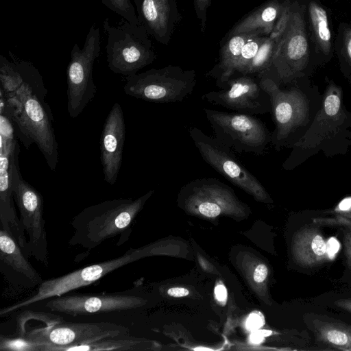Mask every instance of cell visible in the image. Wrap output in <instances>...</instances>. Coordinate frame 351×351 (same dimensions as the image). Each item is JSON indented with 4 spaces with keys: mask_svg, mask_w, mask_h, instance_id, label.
<instances>
[{
    "mask_svg": "<svg viewBox=\"0 0 351 351\" xmlns=\"http://www.w3.org/2000/svg\"><path fill=\"white\" fill-rule=\"evenodd\" d=\"M276 51V44L269 36L265 38L253 59L245 66L240 73L243 75H257L270 68Z\"/></svg>",
    "mask_w": 351,
    "mask_h": 351,
    "instance_id": "4316f807",
    "label": "cell"
},
{
    "mask_svg": "<svg viewBox=\"0 0 351 351\" xmlns=\"http://www.w3.org/2000/svg\"><path fill=\"white\" fill-rule=\"evenodd\" d=\"M17 153L13 158L10 184L19 211L21 227L27 239L25 254L47 265L48 250L43 198L40 192L26 182L20 173Z\"/></svg>",
    "mask_w": 351,
    "mask_h": 351,
    "instance_id": "ba28073f",
    "label": "cell"
},
{
    "mask_svg": "<svg viewBox=\"0 0 351 351\" xmlns=\"http://www.w3.org/2000/svg\"><path fill=\"white\" fill-rule=\"evenodd\" d=\"M140 254L141 252L130 250L118 258L86 266L62 276L43 280L34 295L11 306L2 308L0 310V315H8L23 307L48 298L60 296L71 291L90 285L108 273L134 261L140 258Z\"/></svg>",
    "mask_w": 351,
    "mask_h": 351,
    "instance_id": "8fae6325",
    "label": "cell"
},
{
    "mask_svg": "<svg viewBox=\"0 0 351 351\" xmlns=\"http://www.w3.org/2000/svg\"><path fill=\"white\" fill-rule=\"evenodd\" d=\"M133 1L140 24L158 43L167 45L181 19L177 0Z\"/></svg>",
    "mask_w": 351,
    "mask_h": 351,
    "instance_id": "ac0fdd59",
    "label": "cell"
},
{
    "mask_svg": "<svg viewBox=\"0 0 351 351\" xmlns=\"http://www.w3.org/2000/svg\"><path fill=\"white\" fill-rule=\"evenodd\" d=\"M271 333L268 330H256L252 333L250 340L254 343H259L261 342L265 336H268Z\"/></svg>",
    "mask_w": 351,
    "mask_h": 351,
    "instance_id": "74e56055",
    "label": "cell"
},
{
    "mask_svg": "<svg viewBox=\"0 0 351 351\" xmlns=\"http://www.w3.org/2000/svg\"><path fill=\"white\" fill-rule=\"evenodd\" d=\"M197 210L204 216L208 217H215L220 215L222 210L221 205L210 203L208 202H197Z\"/></svg>",
    "mask_w": 351,
    "mask_h": 351,
    "instance_id": "d6a6232c",
    "label": "cell"
},
{
    "mask_svg": "<svg viewBox=\"0 0 351 351\" xmlns=\"http://www.w3.org/2000/svg\"><path fill=\"white\" fill-rule=\"evenodd\" d=\"M344 252L348 267L351 269V226H343Z\"/></svg>",
    "mask_w": 351,
    "mask_h": 351,
    "instance_id": "e575fe53",
    "label": "cell"
},
{
    "mask_svg": "<svg viewBox=\"0 0 351 351\" xmlns=\"http://www.w3.org/2000/svg\"><path fill=\"white\" fill-rule=\"evenodd\" d=\"M334 304L343 310L351 313V298H341L334 302Z\"/></svg>",
    "mask_w": 351,
    "mask_h": 351,
    "instance_id": "f35d334b",
    "label": "cell"
},
{
    "mask_svg": "<svg viewBox=\"0 0 351 351\" xmlns=\"http://www.w3.org/2000/svg\"><path fill=\"white\" fill-rule=\"evenodd\" d=\"M103 27L107 35L108 66L113 73L125 77L136 74L156 60L149 35L142 25H133L123 19L112 25L106 18Z\"/></svg>",
    "mask_w": 351,
    "mask_h": 351,
    "instance_id": "5b68a950",
    "label": "cell"
},
{
    "mask_svg": "<svg viewBox=\"0 0 351 351\" xmlns=\"http://www.w3.org/2000/svg\"><path fill=\"white\" fill-rule=\"evenodd\" d=\"M104 6L133 25L140 24L132 0H101Z\"/></svg>",
    "mask_w": 351,
    "mask_h": 351,
    "instance_id": "f1b7e54d",
    "label": "cell"
},
{
    "mask_svg": "<svg viewBox=\"0 0 351 351\" xmlns=\"http://www.w3.org/2000/svg\"><path fill=\"white\" fill-rule=\"evenodd\" d=\"M330 213L335 216L351 219V196L342 199Z\"/></svg>",
    "mask_w": 351,
    "mask_h": 351,
    "instance_id": "836d02e7",
    "label": "cell"
},
{
    "mask_svg": "<svg viewBox=\"0 0 351 351\" xmlns=\"http://www.w3.org/2000/svg\"><path fill=\"white\" fill-rule=\"evenodd\" d=\"M304 320L321 350L351 351V325L315 313L304 315Z\"/></svg>",
    "mask_w": 351,
    "mask_h": 351,
    "instance_id": "44dd1931",
    "label": "cell"
},
{
    "mask_svg": "<svg viewBox=\"0 0 351 351\" xmlns=\"http://www.w3.org/2000/svg\"><path fill=\"white\" fill-rule=\"evenodd\" d=\"M263 324V318L258 313L251 314L246 321V327L248 330H255Z\"/></svg>",
    "mask_w": 351,
    "mask_h": 351,
    "instance_id": "d590c367",
    "label": "cell"
},
{
    "mask_svg": "<svg viewBox=\"0 0 351 351\" xmlns=\"http://www.w3.org/2000/svg\"><path fill=\"white\" fill-rule=\"evenodd\" d=\"M217 86L218 90H210L202 99L241 113L254 115L271 112L270 98L261 86L257 76L234 74Z\"/></svg>",
    "mask_w": 351,
    "mask_h": 351,
    "instance_id": "5bb4252c",
    "label": "cell"
},
{
    "mask_svg": "<svg viewBox=\"0 0 351 351\" xmlns=\"http://www.w3.org/2000/svg\"><path fill=\"white\" fill-rule=\"evenodd\" d=\"M315 225L335 226H351V219L335 216L329 217H317L313 219Z\"/></svg>",
    "mask_w": 351,
    "mask_h": 351,
    "instance_id": "1f68e13d",
    "label": "cell"
},
{
    "mask_svg": "<svg viewBox=\"0 0 351 351\" xmlns=\"http://www.w3.org/2000/svg\"><path fill=\"white\" fill-rule=\"evenodd\" d=\"M124 93L154 103L181 102L194 90L197 84L194 69L168 65L125 77Z\"/></svg>",
    "mask_w": 351,
    "mask_h": 351,
    "instance_id": "52a82bcc",
    "label": "cell"
},
{
    "mask_svg": "<svg viewBox=\"0 0 351 351\" xmlns=\"http://www.w3.org/2000/svg\"><path fill=\"white\" fill-rule=\"evenodd\" d=\"M125 124L121 106L114 103L104 122L100 138V158L104 180L114 184L122 164Z\"/></svg>",
    "mask_w": 351,
    "mask_h": 351,
    "instance_id": "e0dca14e",
    "label": "cell"
},
{
    "mask_svg": "<svg viewBox=\"0 0 351 351\" xmlns=\"http://www.w3.org/2000/svg\"><path fill=\"white\" fill-rule=\"evenodd\" d=\"M153 193L152 190L136 199H114L85 208L71 222L73 234L68 243L93 249L125 232Z\"/></svg>",
    "mask_w": 351,
    "mask_h": 351,
    "instance_id": "277c9868",
    "label": "cell"
},
{
    "mask_svg": "<svg viewBox=\"0 0 351 351\" xmlns=\"http://www.w3.org/2000/svg\"><path fill=\"white\" fill-rule=\"evenodd\" d=\"M267 276V267L264 264L258 265L254 272V280L256 282H263Z\"/></svg>",
    "mask_w": 351,
    "mask_h": 351,
    "instance_id": "8d00e7d4",
    "label": "cell"
},
{
    "mask_svg": "<svg viewBox=\"0 0 351 351\" xmlns=\"http://www.w3.org/2000/svg\"><path fill=\"white\" fill-rule=\"evenodd\" d=\"M16 240L0 228V271L5 280L19 289H32L43 280Z\"/></svg>",
    "mask_w": 351,
    "mask_h": 351,
    "instance_id": "d6986e66",
    "label": "cell"
},
{
    "mask_svg": "<svg viewBox=\"0 0 351 351\" xmlns=\"http://www.w3.org/2000/svg\"><path fill=\"white\" fill-rule=\"evenodd\" d=\"M306 20L310 43L313 48L314 63H326L334 52L328 12L319 1L306 0Z\"/></svg>",
    "mask_w": 351,
    "mask_h": 351,
    "instance_id": "ffe728a7",
    "label": "cell"
},
{
    "mask_svg": "<svg viewBox=\"0 0 351 351\" xmlns=\"http://www.w3.org/2000/svg\"><path fill=\"white\" fill-rule=\"evenodd\" d=\"M215 294L216 298L220 301H225L227 298V291L223 285H217L215 289Z\"/></svg>",
    "mask_w": 351,
    "mask_h": 351,
    "instance_id": "60d3db41",
    "label": "cell"
},
{
    "mask_svg": "<svg viewBox=\"0 0 351 351\" xmlns=\"http://www.w3.org/2000/svg\"><path fill=\"white\" fill-rule=\"evenodd\" d=\"M168 295L172 297L179 298L187 295L189 293V290L182 287H173L167 291Z\"/></svg>",
    "mask_w": 351,
    "mask_h": 351,
    "instance_id": "ab89813d",
    "label": "cell"
},
{
    "mask_svg": "<svg viewBox=\"0 0 351 351\" xmlns=\"http://www.w3.org/2000/svg\"><path fill=\"white\" fill-rule=\"evenodd\" d=\"M265 36H266L256 35L250 38L245 43L235 66L234 74L240 73L245 66L253 59L258 51Z\"/></svg>",
    "mask_w": 351,
    "mask_h": 351,
    "instance_id": "f546056e",
    "label": "cell"
},
{
    "mask_svg": "<svg viewBox=\"0 0 351 351\" xmlns=\"http://www.w3.org/2000/svg\"><path fill=\"white\" fill-rule=\"evenodd\" d=\"M256 76L271 104L275 129L271 143L276 150L288 147L310 125L321 105L322 95L317 87L308 82L307 77L287 84L288 88L284 89L271 66Z\"/></svg>",
    "mask_w": 351,
    "mask_h": 351,
    "instance_id": "7a4b0ae2",
    "label": "cell"
},
{
    "mask_svg": "<svg viewBox=\"0 0 351 351\" xmlns=\"http://www.w3.org/2000/svg\"><path fill=\"white\" fill-rule=\"evenodd\" d=\"M256 35L261 34L250 32L228 36V40L221 49L219 62L208 73V75L215 80L216 86L227 81L234 74V68L244 45Z\"/></svg>",
    "mask_w": 351,
    "mask_h": 351,
    "instance_id": "cb8c5ba5",
    "label": "cell"
},
{
    "mask_svg": "<svg viewBox=\"0 0 351 351\" xmlns=\"http://www.w3.org/2000/svg\"><path fill=\"white\" fill-rule=\"evenodd\" d=\"M282 0H269L250 13L229 32L234 34L256 32L269 36L276 24L281 11Z\"/></svg>",
    "mask_w": 351,
    "mask_h": 351,
    "instance_id": "603a6c76",
    "label": "cell"
},
{
    "mask_svg": "<svg viewBox=\"0 0 351 351\" xmlns=\"http://www.w3.org/2000/svg\"><path fill=\"white\" fill-rule=\"evenodd\" d=\"M47 92L38 70L33 69L14 93L8 95L3 93L8 104L19 103L20 109L12 114L4 110L25 147L28 148L32 143H36L50 169L55 170L58 161V143L51 110L44 101Z\"/></svg>",
    "mask_w": 351,
    "mask_h": 351,
    "instance_id": "3957f363",
    "label": "cell"
},
{
    "mask_svg": "<svg viewBox=\"0 0 351 351\" xmlns=\"http://www.w3.org/2000/svg\"><path fill=\"white\" fill-rule=\"evenodd\" d=\"M340 70L351 86V24L341 23L334 44Z\"/></svg>",
    "mask_w": 351,
    "mask_h": 351,
    "instance_id": "484cf974",
    "label": "cell"
},
{
    "mask_svg": "<svg viewBox=\"0 0 351 351\" xmlns=\"http://www.w3.org/2000/svg\"><path fill=\"white\" fill-rule=\"evenodd\" d=\"M321 105L305 132L288 147L291 152L282 164L292 170L322 152L332 157L345 154L351 146V111L343 102L342 88L326 77Z\"/></svg>",
    "mask_w": 351,
    "mask_h": 351,
    "instance_id": "6da1fadb",
    "label": "cell"
},
{
    "mask_svg": "<svg viewBox=\"0 0 351 351\" xmlns=\"http://www.w3.org/2000/svg\"><path fill=\"white\" fill-rule=\"evenodd\" d=\"M189 134L202 159L217 173L256 198L269 197L260 181L241 163L232 149L197 127H191Z\"/></svg>",
    "mask_w": 351,
    "mask_h": 351,
    "instance_id": "7c38bea8",
    "label": "cell"
},
{
    "mask_svg": "<svg viewBox=\"0 0 351 351\" xmlns=\"http://www.w3.org/2000/svg\"><path fill=\"white\" fill-rule=\"evenodd\" d=\"M128 333L129 328L112 322L62 321L32 330L25 337L45 345V351H58L62 347L89 343Z\"/></svg>",
    "mask_w": 351,
    "mask_h": 351,
    "instance_id": "4fadbf2b",
    "label": "cell"
},
{
    "mask_svg": "<svg viewBox=\"0 0 351 351\" xmlns=\"http://www.w3.org/2000/svg\"><path fill=\"white\" fill-rule=\"evenodd\" d=\"M100 49V31L94 23L87 33L84 47L81 49L77 43L73 45L66 69L67 110L71 118H77L95 97L93 70Z\"/></svg>",
    "mask_w": 351,
    "mask_h": 351,
    "instance_id": "30bf717a",
    "label": "cell"
},
{
    "mask_svg": "<svg viewBox=\"0 0 351 351\" xmlns=\"http://www.w3.org/2000/svg\"><path fill=\"white\" fill-rule=\"evenodd\" d=\"M212 1L213 0H193L195 12L199 21L202 33H204L206 30L207 12Z\"/></svg>",
    "mask_w": 351,
    "mask_h": 351,
    "instance_id": "4dcf8cb0",
    "label": "cell"
},
{
    "mask_svg": "<svg viewBox=\"0 0 351 351\" xmlns=\"http://www.w3.org/2000/svg\"><path fill=\"white\" fill-rule=\"evenodd\" d=\"M214 137L239 154L262 155L271 143L265 124L252 114L204 109Z\"/></svg>",
    "mask_w": 351,
    "mask_h": 351,
    "instance_id": "9c48e42d",
    "label": "cell"
},
{
    "mask_svg": "<svg viewBox=\"0 0 351 351\" xmlns=\"http://www.w3.org/2000/svg\"><path fill=\"white\" fill-rule=\"evenodd\" d=\"M0 350L1 351H45L46 346L27 337H0Z\"/></svg>",
    "mask_w": 351,
    "mask_h": 351,
    "instance_id": "83f0119b",
    "label": "cell"
},
{
    "mask_svg": "<svg viewBox=\"0 0 351 351\" xmlns=\"http://www.w3.org/2000/svg\"><path fill=\"white\" fill-rule=\"evenodd\" d=\"M306 20V3L293 0L287 28L278 43L271 67L282 84L307 77L314 61Z\"/></svg>",
    "mask_w": 351,
    "mask_h": 351,
    "instance_id": "8992f818",
    "label": "cell"
},
{
    "mask_svg": "<svg viewBox=\"0 0 351 351\" xmlns=\"http://www.w3.org/2000/svg\"><path fill=\"white\" fill-rule=\"evenodd\" d=\"M293 249L296 261L304 267H317L330 258L325 238L315 226H304L298 232Z\"/></svg>",
    "mask_w": 351,
    "mask_h": 351,
    "instance_id": "7402d4cb",
    "label": "cell"
},
{
    "mask_svg": "<svg viewBox=\"0 0 351 351\" xmlns=\"http://www.w3.org/2000/svg\"><path fill=\"white\" fill-rule=\"evenodd\" d=\"M19 152L13 123L8 114L0 110V223L1 227L10 233H17L21 230L10 184L12 162Z\"/></svg>",
    "mask_w": 351,
    "mask_h": 351,
    "instance_id": "9a60e30c",
    "label": "cell"
},
{
    "mask_svg": "<svg viewBox=\"0 0 351 351\" xmlns=\"http://www.w3.org/2000/svg\"><path fill=\"white\" fill-rule=\"evenodd\" d=\"M142 304L136 296L123 293L64 294L53 298L45 306L52 312L71 316L119 312L135 308Z\"/></svg>",
    "mask_w": 351,
    "mask_h": 351,
    "instance_id": "2e32d148",
    "label": "cell"
},
{
    "mask_svg": "<svg viewBox=\"0 0 351 351\" xmlns=\"http://www.w3.org/2000/svg\"><path fill=\"white\" fill-rule=\"evenodd\" d=\"M141 345L137 339L128 335L104 339L89 343L62 347L58 351L135 350Z\"/></svg>",
    "mask_w": 351,
    "mask_h": 351,
    "instance_id": "d4e9b609",
    "label": "cell"
}]
</instances>
